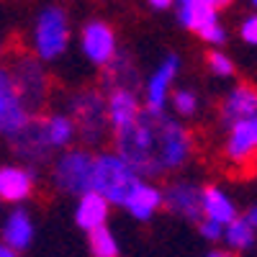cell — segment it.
I'll list each match as a JSON object with an SVG mask.
<instances>
[{"instance_id":"6da1fadb","label":"cell","mask_w":257,"mask_h":257,"mask_svg":"<svg viewBox=\"0 0 257 257\" xmlns=\"http://www.w3.org/2000/svg\"><path fill=\"white\" fill-rule=\"evenodd\" d=\"M116 152L142 178H157L180 170L193 152L190 132L165 111L142 108L139 118L116 132Z\"/></svg>"},{"instance_id":"7a4b0ae2","label":"cell","mask_w":257,"mask_h":257,"mask_svg":"<svg viewBox=\"0 0 257 257\" xmlns=\"http://www.w3.org/2000/svg\"><path fill=\"white\" fill-rule=\"evenodd\" d=\"M142 183V175L118 152H103L93 165V190L111 206H123L132 190Z\"/></svg>"},{"instance_id":"3957f363","label":"cell","mask_w":257,"mask_h":257,"mask_svg":"<svg viewBox=\"0 0 257 257\" xmlns=\"http://www.w3.org/2000/svg\"><path fill=\"white\" fill-rule=\"evenodd\" d=\"M70 41V24L67 13L59 6H47L39 13L36 26H34V49L39 59H57L64 54Z\"/></svg>"},{"instance_id":"277c9868","label":"cell","mask_w":257,"mask_h":257,"mask_svg":"<svg viewBox=\"0 0 257 257\" xmlns=\"http://www.w3.org/2000/svg\"><path fill=\"white\" fill-rule=\"evenodd\" d=\"M93 165L95 157L82 152V149H70L62 157H57L54 162V185L62 193H70V196H85V193L93 190Z\"/></svg>"},{"instance_id":"5b68a950","label":"cell","mask_w":257,"mask_h":257,"mask_svg":"<svg viewBox=\"0 0 257 257\" xmlns=\"http://www.w3.org/2000/svg\"><path fill=\"white\" fill-rule=\"evenodd\" d=\"M72 121H75V128L82 134L85 142L90 144H98L108 128V111H105V100L103 95L88 90V93H77L72 98Z\"/></svg>"},{"instance_id":"8992f818","label":"cell","mask_w":257,"mask_h":257,"mask_svg":"<svg viewBox=\"0 0 257 257\" xmlns=\"http://www.w3.org/2000/svg\"><path fill=\"white\" fill-rule=\"evenodd\" d=\"M29 108L16 88L11 70L0 67V137L13 142L21 128L29 123Z\"/></svg>"},{"instance_id":"52a82bcc","label":"cell","mask_w":257,"mask_h":257,"mask_svg":"<svg viewBox=\"0 0 257 257\" xmlns=\"http://www.w3.org/2000/svg\"><path fill=\"white\" fill-rule=\"evenodd\" d=\"M13 80H16V88L24 98L26 108L36 111L47 98V72L41 70V62L34 57H18L13 62V70H11Z\"/></svg>"},{"instance_id":"ba28073f","label":"cell","mask_w":257,"mask_h":257,"mask_svg":"<svg viewBox=\"0 0 257 257\" xmlns=\"http://www.w3.org/2000/svg\"><path fill=\"white\" fill-rule=\"evenodd\" d=\"M224 155L237 167H249L257 160V118L239 121V123L229 126Z\"/></svg>"},{"instance_id":"9c48e42d","label":"cell","mask_w":257,"mask_h":257,"mask_svg":"<svg viewBox=\"0 0 257 257\" xmlns=\"http://www.w3.org/2000/svg\"><path fill=\"white\" fill-rule=\"evenodd\" d=\"M82 52L93 64H100V67H108L116 57V34L108 24L103 21H90L88 26L82 29Z\"/></svg>"},{"instance_id":"30bf717a","label":"cell","mask_w":257,"mask_h":257,"mask_svg":"<svg viewBox=\"0 0 257 257\" xmlns=\"http://www.w3.org/2000/svg\"><path fill=\"white\" fill-rule=\"evenodd\" d=\"M180 70V59L175 54H170L160 62V67L152 72V77L147 80V88H144V100L147 105L144 108L149 111H165V103L170 98V90H173V80Z\"/></svg>"},{"instance_id":"8fae6325","label":"cell","mask_w":257,"mask_h":257,"mask_svg":"<svg viewBox=\"0 0 257 257\" xmlns=\"http://www.w3.org/2000/svg\"><path fill=\"white\" fill-rule=\"evenodd\" d=\"M249 118H257V88L249 82H239L221 100V121L226 126H234Z\"/></svg>"},{"instance_id":"7c38bea8","label":"cell","mask_w":257,"mask_h":257,"mask_svg":"<svg viewBox=\"0 0 257 257\" xmlns=\"http://www.w3.org/2000/svg\"><path fill=\"white\" fill-rule=\"evenodd\" d=\"M162 198H165V206L173 213H178V216L190 219V221L203 219V213H201V188L198 185L185 183V180L173 183L162 193Z\"/></svg>"},{"instance_id":"4fadbf2b","label":"cell","mask_w":257,"mask_h":257,"mask_svg":"<svg viewBox=\"0 0 257 257\" xmlns=\"http://www.w3.org/2000/svg\"><path fill=\"white\" fill-rule=\"evenodd\" d=\"M105 111H108V123L113 126V132H121V128L132 126L139 113H142V105L134 90L128 88H116L111 90L108 100H105Z\"/></svg>"},{"instance_id":"5bb4252c","label":"cell","mask_w":257,"mask_h":257,"mask_svg":"<svg viewBox=\"0 0 257 257\" xmlns=\"http://www.w3.org/2000/svg\"><path fill=\"white\" fill-rule=\"evenodd\" d=\"M34 193V173L21 165L0 167V201L21 203Z\"/></svg>"},{"instance_id":"9a60e30c","label":"cell","mask_w":257,"mask_h":257,"mask_svg":"<svg viewBox=\"0 0 257 257\" xmlns=\"http://www.w3.org/2000/svg\"><path fill=\"white\" fill-rule=\"evenodd\" d=\"M201 213H203V219L226 226L229 221L237 219V206H234V201L229 198L226 190H221L216 185H208L201 190Z\"/></svg>"},{"instance_id":"2e32d148","label":"cell","mask_w":257,"mask_h":257,"mask_svg":"<svg viewBox=\"0 0 257 257\" xmlns=\"http://www.w3.org/2000/svg\"><path fill=\"white\" fill-rule=\"evenodd\" d=\"M108 208L111 203L105 201L103 196H98L95 190L85 193V196L77 198V206H75V221L80 229L85 231H95L100 226H105V219H108Z\"/></svg>"},{"instance_id":"e0dca14e","label":"cell","mask_w":257,"mask_h":257,"mask_svg":"<svg viewBox=\"0 0 257 257\" xmlns=\"http://www.w3.org/2000/svg\"><path fill=\"white\" fill-rule=\"evenodd\" d=\"M165 203L162 198V190L155 188L152 183H139L134 190H132V196L126 198L123 208L132 213V219L137 221H149L155 216V213L160 211V206Z\"/></svg>"},{"instance_id":"ac0fdd59","label":"cell","mask_w":257,"mask_h":257,"mask_svg":"<svg viewBox=\"0 0 257 257\" xmlns=\"http://www.w3.org/2000/svg\"><path fill=\"white\" fill-rule=\"evenodd\" d=\"M13 147L16 152L24 157V160H44L52 149L44 139V132H41V118H29V123L18 132V137L13 139Z\"/></svg>"},{"instance_id":"d6986e66","label":"cell","mask_w":257,"mask_h":257,"mask_svg":"<svg viewBox=\"0 0 257 257\" xmlns=\"http://www.w3.org/2000/svg\"><path fill=\"white\" fill-rule=\"evenodd\" d=\"M41 132H44V139L49 144V149H64L70 147L72 139L77 137V128L72 116H64V113H52L47 118H41Z\"/></svg>"},{"instance_id":"ffe728a7","label":"cell","mask_w":257,"mask_h":257,"mask_svg":"<svg viewBox=\"0 0 257 257\" xmlns=\"http://www.w3.org/2000/svg\"><path fill=\"white\" fill-rule=\"evenodd\" d=\"M34 239V221L26 211H13L11 216L6 219L3 224V242L8 247H13L16 252L18 249H26Z\"/></svg>"},{"instance_id":"44dd1931","label":"cell","mask_w":257,"mask_h":257,"mask_svg":"<svg viewBox=\"0 0 257 257\" xmlns=\"http://www.w3.org/2000/svg\"><path fill=\"white\" fill-rule=\"evenodd\" d=\"M180 24H183L185 29H190V31L201 34L203 29L219 24V16H216V11L206 8L203 3H198V0H193V3L180 6Z\"/></svg>"},{"instance_id":"7402d4cb","label":"cell","mask_w":257,"mask_h":257,"mask_svg":"<svg viewBox=\"0 0 257 257\" xmlns=\"http://www.w3.org/2000/svg\"><path fill=\"white\" fill-rule=\"evenodd\" d=\"M254 239H257V231L252 229V224L244 216H237L224 226V242L229 249H237V252L249 249L254 244Z\"/></svg>"},{"instance_id":"603a6c76","label":"cell","mask_w":257,"mask_h":257,"mask_svg":"<svg viewBox=\"0 0 257 257\" xmlns=\"http://www.w3.org/2000/svg\"><path fill=\"white\" fill-rule=\"evenodd\" d=\"M90 252L93 257H118V242L113 237V231L108 226H100L90 231Z\"/></svg>"},{"instance_id":"cb8c5ba5","label":"cell","mask_w":257,"mask_h":257,"mask_svg":"<svg viewBox=\"0 0 257 257\" xmlns=\"http://www.w3.org/2000/svg\"><path fill=\"white\" fill-rule=\"evenodd\" d=\"M108 72H111L108 82L113 85V90H116V88H128V90H134L137 77H134V70L126 64L123 57H113V62L108 64Z\"/></svg>"},{"instance_id":"d4e9b609","label":"cell","mask_w":257,"mask_h":257,"mask_svg":"<svg viewBox=\"0 0 257 257\" xmlns=\"http://www.w3.org/2000/svg\"><path fill=\"white\" fill-rule=\"evenodd\" d=\"M170 98H173V108H175V113L178 116H196V111H198V95L193 93V90H185V88H180V90H175V93H170Z\"/></svg>"},{"instance_id":"484cf974","label":"cell","mask_w":257,"mask_h":257,"mask_svg":"<svg viewBox=\"0 0 257 257\" xmlns=\"http://www.w3.org/2000/svg\"><path fill=\"white\" fill-rule=\"evenodd\" d=\"M206 64H208V70L216 75V77H231V75H234V62H231L224 52H219V49L208 54Z\"/></svg>"},{"instance_id":"4316f807","label":"cell","mask_w":257,"mask_h":257,"mask_svg":"<svg viewBox=\"0 0 257 257\" xmlns=\"http://www.w3.org/2000/svg\"><path fill=\"white\" fill-rule=\"evenodd\" d=\"M203 41H206V44H224V41H226V29L221 26V24H213V26H208V29H203L201 34H198Z\"/></svg>"},{"instance_id":"83f0119b","label":"cell","mask_w":257,"mask_h":257,"mask_svg":"<svg viewBox=\"0 0 257 257\" xmlns=\"http://www.w3.org/2000/svg\"><path fill=\"white\" fill-rule=\"evenodd\" d=\"M201 234L208 239V242H219V239H224V226L221 224H216V221H208V219H203L201 221Z\"/></svg>"},{"instance_id":"f1b7e54d","label":"cell","mask_w":257,"mask_h":257,"mask_svg":"<svg viewBox=\"0 0 257 257\" xmlns=\"http://www.w3.org/2000/svg\"><path fill=\"white\" fill-rule=\"evenodd\" d=\"M239 34H242V39L247 41V44L257 47V13H254V16H249V18L244 21L242 29H239Z\"/></svg>"},{"instance_id":"f546056e","label":"cell","mask_w":257,"mask_h":257,"mask_svg":"<svg viewBox=\"0 0 257 257\" xmlns=\"http://www.w3.org/2000/svg\"><path fill=\"white\" fill-rule=\"evenodd\" d=\"M198 3H203V6L211 8V11H219V8L229 6V0H198Z\"/></svg>"},{"instance_id":"4dcf8cb0","label":"cell","mask_w":257,"mask_h":257,"mask_svg":"<svg viewBox=\"0 0 257 257\" xmlns=\"http://www.w3.org/2000/svg\"><path fill=\"white\" fill-rule=\"evenodd\" d=\"M0 257H18V252L13 247H8L6 242H0Z\"/></svg>"},{"instance_id":"1f68e13d","label":"cell","mask_w":257,"mask_h":257,"mask_svg":"<svg viewBox=\"0 0 257 257\" xmlns=\"http://www.w3.org/2000/svg\"><path fill=\"white\" fill-rule=\"evenodd\" d=\"M244 219H247V221L252 224V229L257 231V206H252V208L247 211V216H244Z\"/></svg>"},{"instance_id":"d6a6232c","label":"cell","mask_w":257,"mask_h":257,"mask_svg":"<svg viewBox=\"0 0 257 257\" xmlns=\"http://www.w3.org/2000/svg\"><path fill=\"white\" fill-rule=\"evenodd\" d=\"M149 6H152V8H157V11H165V8H170V6H173V0H149Z\"/></svg>"},{"instance_id":"836d02e7","label":"cell","mask_w":257,"mask_h":257,"mask_svg":"<svg viewBox=\"0 0 257 257\" xmlns=\"http://www.w3.org/2000/svg\"><path fill=\"white\" fill-rule=\"evenodd\" d=\"M206 257H231V254H226V252H208Z\"/></svg>"},{"instance_id":"e575fe53","label":"cell","mask_w":257,"mask_h":257,"mask_svg":"<svg viewBox=\"0 0 257 257\" xmlns=\"http://www.w3.org/2000/svg\"><path fill=\"white\" fill-rule=\"evenodd\" d=\"M185 3H193V0H180V6H185Z\"/></svg>"},{"instance_id":"d590c367","label":"cell","mask_w":257,"mask_h":257,"mask_svg":"<svg viewBox=\"0 0 257 257\" xmlns=\"http://www.w3.org/2000/svg\"><path fill=\"white\" fill-rule=\"evenodd\" d=\"M252 6H254V8H257V0H252Z\"/></svg>"}]
</instances>
